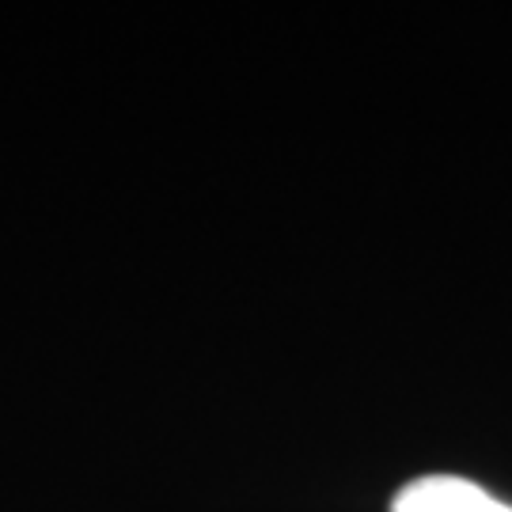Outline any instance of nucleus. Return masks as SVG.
I'll return each mask as SVG.
<instances>
[{
  "mask_svg": "<svg viewBox=\"0 0 512 512\" xmlns=\"http://www.w3.org/2000/svg\"><path fill=\"white\" fill-rule=\"evenodd\" d=\"M391 512H512V505L497 501L482 486L456 475H429L403 486Z\"/></svg>",
  "mask_w": 512,
  "mask_h": 512,
  "instance_id": "1",
  "label": "nucleus"
}]
</instances>
